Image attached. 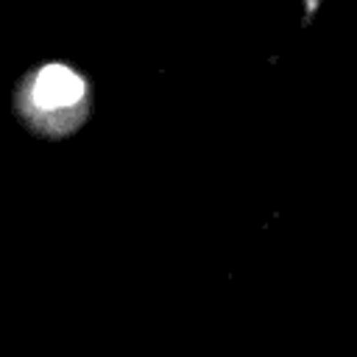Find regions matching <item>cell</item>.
<instances>
[{"mask_svg":"<svg viewBox=\"0 0 357 357\" xmlns=\"http://www.w3.org/2000/svg\"><path fill=\"white\" fill-rule=\"evenodd\" d=\"M84 98V81L61 64L42 67L31 84V109L39 114L73 112Z\"/></svg>","mask_w":357,"mask_h":357,"instance_id":"obj_1","label":"cell"}]
</instances>
